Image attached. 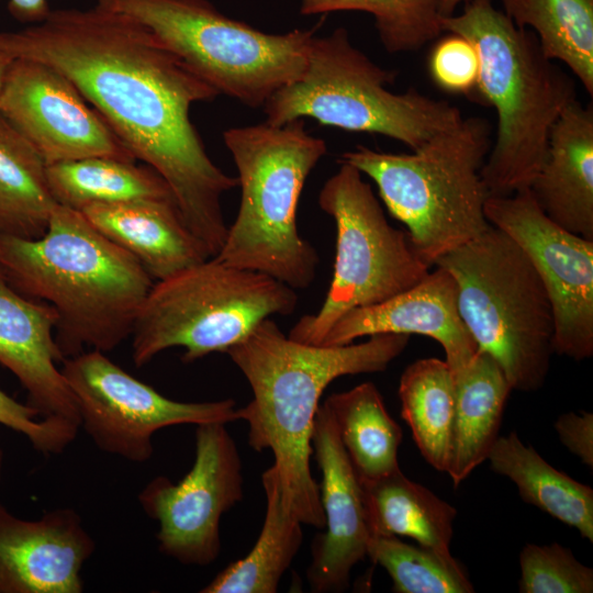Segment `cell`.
<instances>
[{"label": "cell", "instance_id": "6da1fadb", "mask_svg": "<svg viewBox=\"0 0 593 593\" xmlns=\"http://www.w3.org/2000/svg\"><path fill=\"white\" fill-rule=\"evenodd\" d=\"M0 51L66 76L134 158L167 182L209 255L219 254L228 228L221 199L238 180L212 161L190 119L191 105L215 99V89L146 26L98 3L0 31Z\"/></svg>", "mask_w": 593, "mask_h": 593}, {"label": "cell", "instance_id": "7a4b0ae2", "mask_svg": "<svg viewBox=\"0 0 593 593\" xmlns=\"http://www.w3.org/2000/svg\"><path fill=\"white\" fill-rule=\"evenodd\" d=\"M409 340L407 334L384 333L358 344L310 345L266 318L225 353L253 393L239 407L249 427L248 444L272 452L283 506L303 525H325L320 486L310 468L313 424L324 390L343 376L385 370Z\"/></svg>", "mask_w": 593, "mask_h": 593}, {"label": "cell", "instance_id": "3957f363", "mask_svg": "<svg viewBox=\"0 0 593 593\" xmlns=\"http://www.w3.org/2000/svg\"><path fill=\"white\" fill-rule=\"evenodd\" d=\"M0 271L26 296L57 313L64 359L83 348L107 353L131 336L154 281L130 253L78 210L56 204L37 238L0 234Z\"/></svg>", "mask_w": 593, "mask_h": 593}, {"label": "cell", "instance_id": "277c9868", "mask_svg": "<svg viewBox=\"0 0 593 593\" xmlns=\"http://www.w3.org/2000/svg\"><path fill=\"white\" fill-rule=\"evenodd\" d=\"M440 24L477 48V88L497 114L496 137L481 168L489 195L528 189L552 124L577 99L573 77L545 54L535 33L517 27L493 0H467L460 14L441 16Z\"/></svg>", "mask_w": 593, "mask_h": 593}, {"label": "cell", "instance_id": "5b68a950", "mask_svg": "<svg viewBox=\"0 0 593 593\" xmlns=\"http://www.w3.org/2000/svg\"><path fill=\"white\" fill-rule=\"evenodd\" d=\"M223 139L238 171L240 203L214 258L295 291L309 288L318 255L299 233L296 213L306 178L326 154L325 141L312 136L303 120L232 127Z\"/></svg>", "mask_w": 593, "mask_h": 593}, {"label": "cell", "instance_id": "8992f818", "mask_svg": "<svg viewBox=\"0 0 593 593\" xmlns=\"http://www.w3.org/2000/svg\"><path fill=\"white\" fill-rule=\"evenodd\" d=\"M491 148L484 118L469 116L411 154L358 145L343 153L348 164L371 178L389 213L403 223L421 258L429 266L483 234L489 197L481 168Z\"/></svg>", "mask_w": 593, "mask_h": 593}, {"label": "cell", "instance_id": "52a82bcc", "mask_svg": "<svg viewBox=\"0 0 593 593\" xmlns=\"http://www.w3.org/2000/svg\"><path fill=\"white\" fill-rule=\"evenodd\" d=\"M435 266L454 277L459 313L478 349L497 361L513 390L540 389L555 323L547 290L525 251L491 225Z\"/></svg>", "mask_w": 593, "mask_h": 593}, {"label": "cell", "instance_id": "ba28073f", "mask_svg": "<svg viewBox=\"0 0 593 593\" xmlns=\"http://www.w3.org/2000/svg\"><path fill=\"white\" fill-rule=\"evenodd\" d=\"M398 74L374 64L338 27L314 36L301 77L277 90L265 103L266 122L281 126L305 118L351 132L396 139L412 150L458 125L460 110L414 88L387 89Z\"/></svg>", "mask_w": 593, "mask_h": 593}, {"label": "cell", "instance_id": "9c48e42d", "mask_svg": "<svg viewBox=\"0 0 593 593\" xmlns=\"http://www.w3.org/2000/svg\"><path fill=\"white\" fill-rule=\"evenodd\" d=\"M150 30L219 94L259 108L303 74L317 26L283 34L234 20L209 0H97Z\"/></svg>", "mask_w": 593, "mask_h": 593}, {"label": "cell", "instance_id": "30bf717a", "mask_svg": "<svg viewBox=\"0 0 593 593\" xmlns=\"http://www.w3.org/2000/svg\"><path fill=\"white\" fill-rule=\"evenodd\" d=\"M296 291L257 271L214 257L154 282L132 331L135 366L183 348L182 361L226 353L261 321L298 307Z\"/></svg>", "mask_w": 593, "mask_h": 593}, {"label": "cell", "instance_id": "8fae6325", "mask_svg": "<svg viewBox=\"0 0 593 593\" xmlns=\"http://www.w3.org/2000/svg\"><path fill=\"white\" fill-rule=\"evenodd\" d=\"M326 180L318 194L322 211L336 226V255L325 300L303 315L289 337L321 345L336 321L353 309L381 303L422 281L429 266L407 231L393 227L371 186L351 165Z\"/></svg>", "mask_w": 593, "mask_h": 593}, {"label": "cell", "instance_id": "7c38bea8", "mask_svg": "<svg viewBox=\"0 0 593 593\" xmlns=\"http://www.w3.org/2000/svg\"><path fill=\"white\" fill-rule=\"evenodd\" d=\"M60 371L76 400L80 426L96 446L132 462L152 457L153 435L164 427L240 419L239 407L232 399H168L98 350L64 359Z\"/></svg>", "mask_w": 593, "mask_h": 593}, {"label": "cell", "instance_id": "4fadbf2b", "mask_svg": "<svg viewBox=\"0 0 593 593\" xmlns=\"http://www.w3.org/2000/svg\"><path fill=\"white\" fill-rule=\"evenodd\" d=\"M242 460L223 423L197 425L195 456L179 481L158 475L138 494V501L159 525L160 552L183 564L208 566L221 551L222 515L244 495Z\"/></svg>", "mask_w": 593, "mask_h": 593}, {"label": "cell", "instance_id": "5bb4252c", "mask_svg": "<svg viewBox=\"0 0 593 593\" xmlns=\"http://www.w3.org/2000/svg\"><path fill=\"white\" fill-rule=\"evenodd\" d=\"M484 214L528 256L550 300L553 353L581 361L593 355V240L566 231L538 206L529 189L489 195Z\"/></svg>", "mask_w": 593, "mask_h": 593}, {"label": "cell", "instance_id": "9a60e30c", "mask_svg": "<svg viewBox=\"0 0 593 593\" xmlns=\"http://www.w3.org/2000/svg\"><path fill=\"white\" fill-rule=\"evenodd\" d=\"M0 112L46 165L96 156L136 160L78 88L42 61L11 60L1 83Z\"/></svg>", "mask_w": 593, "mask_h": 593}, {"label": "cell", "instance_id": "2e32d148", "mask_svg": "<svg viewBox=\"0 0 593 593\" xmlns=\"http://www.w3.org/2000/svg\"><path fill=\"white\" fill-rule=\"evenodd\" d=\"M311 445L322 473L326 530L312 542L306 579L312 592H343L353 568L367 556L370 529L359 478L324 405L316 412Z\"/></svg>", "mask_w": 593, "mask_h": 593}, {"label": "cell", "instance_id": "e0dca14e", "mask_svg": "<svg viewBox=\"0 0 593 593\" xmlns=\"http://www.w3.org/2000/svg\"><path fill=\"white\" fill-rule=\"evenodd\" d=\"M96 542L72 508L24 521L0 504V593H80Z\"/></svg>", "mask_w": 593, "mask_h": 593}, {"label": "cell", "instance_id": "ac0fdd59", "mask_svg": "<svg viewBox=\"0 0 593 593\" xmlns=\"http://www.w3.org/2000/svg\"><path fill=\"white\" fill-rule=\"evenodd\" d=\"M418 334L441 345L452 373L478 351L457 303L454 277L436 266L410 289L374 305L348 311L331 327L320 346H339L376 334Z\"/></svg>", "mask_w": 593, "mask_h": 593}, {"label": "cell", "instance_id": "d6986e66", "mask_svg": "<svg viewBox=\"0 0 593 593\" xmlns=\"http://www.w3.org/2000/svg\"><path fill=\"white\" fill-rule=\"evenodd\" d=\"M57 313L15 290L0 271V363L27 392L42 418L58 417L80 426L76 400L60 371L64 358L55 339Z\"/></svg>", "mask_w": 593, "mask_h": 593}, {"label": "cell", "instance_id": "ffe728a7", "mask_svg": "<svg viewBox=\"0 0 593 593\" xmlns=\"http://www.w3.org/2000/svg\"><path fill=\"white\" fill-rule=\"evenodd\" d=\"M557 225L593 240V107L578 99L552 124L541 166L528 188Z\"/></svg>", "mask_w": 593, "mask_h": 593}, {"label": "cell", "instance_id": "44dd1931", "mask_svg": "<svg viewBox=\"0 0 593 593\" xmlns=\"http://www.w3.org/2000/svg\"><path fill=\"white\" fill-rule=\"evenodd\" d=\"M80 212L135 257L156 281L211 258L184 224L174 200L91 204Z\"/></svg>", "mask_w": 593, "mask_h": 593}, {"label": "cell", "instance_id": "7402d4cb", "mask_svg": "<svg viewBox=\"0 0 593 593\" xmlns=\"http://www.w3.org/2000/svg\"><path fill=\"white\" fill-rule=\"evenodd\" d=\"M454 379L455 410L446 473L458 486L488 460L513 389L497 361L479 349Z\"/></svg>", "mask_w": 593, "mask_h": 593}, {"label": "cell", "instance_id": "603a6c76", "mask_svg": "<svg viewBox=\"0 0 593 593\" xmlns=\"http://www.w3.org/2000/svg\"><path fill=\"white\" fill-rule=\"evenodd\" d=\"M370 535L405 536L451 557L457 510L401 469L373 480L359 479Z\"/></svg>", "mask_w": 593, "mask_h": 593}, {"label": "cell", "instance_id": "cb8c5ba5", "mask_svg": "<svg viewBox=\"0 0 593 593\" xmlns=\"http://www.w3.org/2000/svg\"><path fill=\"white\" fill-rule=\"evenodd\" d=\"M488 460L491 469L508 478L519 496L593 542V490L548 463L515 432L499 436Z\"/></svg>", "mask_w": 593, "mask_h": 593}, {"label": "cell", "instance_id": "d4e9b609", "mask_svg": "<svg viewBox=\"0 0 593 593\" xmlns=\"http://www.w3.org/2000/svg\"><path fill=\"white\" fill-rule=\"evenodd\" d=\"M266 513L251 550L230 563L201 593H275L302 545V523L282 503L273 465L261 474Z\"/></svg>", "mask_w": 593, "mask_h": 593}, {"label": "cell", "instance_id": "484cf974", "mask_svg": "<svg viewBox=\"0 0 593 593\" xmlns=\"http://www.w3.org/2000/svg\"><path fill=\"white\" fill-rule=\"evenodd\" d=\"M331 413L344 449L361 480H373L399 469L402 429L390 416L372 382L328 395Z\"/></svg>", "mask_w": 593, "mask_h": 593}, {"label": "cell", "instance_id": "4316f807", "mask_svg": "<svg viewBox=\"0 0 593 593\" xmlns=\"http://www.w3.org/2000/svg\"><path fill=\"white\" fill-rule=\"evenodd\" d=\"M46 175L57 204L78 211L91 204L175 201L167 182L149 166L135 161L87 157L47 165Z\"/></svg>", "mask_w": 593, "mask_h": 593}, {"label": "cell", "instance_id": "83f0119b", "mask_svg": "<svg viewBox=\"0 0 593 593\" xmlns=\"http://www.w3.org/2000/svg\"><path fill=\"white\" fill-rule=\"evenodd\" d=\"M35 147L0 112V234L37 238L57 202Z\"/></svg>", "mask_w": 593, "mask_h": 593}, {"label": "cell", "instance_id": "f1b7e54d", "mask_svg": "<svg viewBox=\"0 0 593 593\" xmlns=\"http://www.w3.org/2000/svg\"><path fill=\"white\" fill-rule=\"evenodd\" d=\"M401 417L409 425L423 458L446 472L455 410V379L446 362L423 358L410 363L400 378Z\"/></svg>", "mask_w": 593, "mask_h": 593}, {"label": "cell", "instance_id": "f546056e", "mask_svg": "<svg viewBox=\"0 0 593 593\" xmlns=\"http://www.w3.org/2000/svg\"><path fill=\"white\" fill-rule=\"evenodd\" d=\"M519 29L537 36L545 54L566 65L593 96V0H501Z\"/></svg>", "mask_w": 593, "mask_h": 593}, {"label": "cell", "instance_id": "4dcf8cb0", "mask_svg": "<svg viewBox=\"0 0 593 593\" xmlns=\"http://www.w3.org/2000/svg\"><path fill=\"white\" fill-rule=\"evenodd\" d=\"M337 11L370 13L389 53L417 51L444 32L439 0H301L300 4L303 15Z\"/></svg>", "mask_w": 593, "mask_h": 593}, {"label": "cell", "instance_id": "1f68e13d", "mask_svg": "<svg viewBox=\"0 0 593 593\" xmlns=\"http://www.w3.org/2000/svg\"><path fill=\"white\" fill-rule=\"evenodd\" d=\"M367 556L385 569L395 593H472L463 568L451 556L410 545L398 536L370 535Z\"/></svg>", "mask_w": 593, "mask_h": 593}, {"label": "cell", "instance_id": "d6a6232c", "mask_svg": "<svg viewBox=\"0 0 593 593\" xmlns=\"http://www.w3.org/2000/svg\"><path fill=\"white\" fill-rule=\"evenodd\" d=\"M521 593H592L593 569L562 545L526 544L519 553Z\"/></svg>", "mask_w": 593, "mask_h": 593}, {"label": "cell", "instance_id": "836d02e7", "mask_svg": "<svg viewBox=\"0 0 593 593\" xmlns=\"http://www.w3.org/2000/svg\"><path fill=\"white\" fill-rule=\"evenodd\" d=\"M38 416L34 407L19 403L0 389V424L23 434L38 452H63L75 440L79 425L58 417L37 419Z\"/></svg>", "mask_w": 593, "mask_h": 593}, {"label": "cell", "instance_id": "e575fe53", "mask_svg": "<svg viewBox=\"0 0 593 593\" xmlns=\"http://www.w3.org/2000/svg\"><path fill=\"white\" fill-rule=\"evenodd\" d=\"M428 69L440 89L454 94L471 93L480 72L478 51L468 38L450 33L434 45Z\"/></svg>", "mask_w": 593, "mask_h": 593}, {"label": "cell", "instance_id": "d590c367", "mask_svg": "<svg viewBox=\"0 0 593 593\" xmlns=\"http://www.w3.org/2000/svg\"><path fill=\"white\" fill-rule=\"evenodd\" d=\"M555 429L562 445L586 467L593 468V414L567 412L556 419Z\"/></svg>", "mask_w": 593, "mask_h": 593}, {"label": "cell", "instance_id": "8d00e7d4", "mask_svg": "<svg viewBox=\"0 0 593 593\" xmlns=\"http://www.w3.org/2000/svg\"><path fill=\"white\" fill-rule=\"evenodd\" d=\"M10 14L22 23L36 24L51 12L47 0H8Z\"/></svg>", "mask_w": 593, "mask_h": 593}, {"label": "cell", "instance_id": "74e56055", "mask_svg": "<svg viewBox=\"0 0 593 593\" xmlns=\"http://www.w3.org/2000/svg\"><path fill=\"white\" fill-rule=\"evenodd\" d=\"M467 0H439V12L441 16L455 14L457 7Z\"/></svg>", "mask_w": 593, "mask_h": 593}, {"label": "cell", "instance_id": "f35d334b", "mask_svg": "<svg viewBox=\"0 0 593 593\" xmlns=\"http://www.w3.org/2000/svg\"><path fill=\"white\" fill-rule=\"evenodd\" d=\"M11 60H12L11 57H9L5 53L0 51V89H1V83H2L4 72L9 64L11 63Z\"/></svg>", "mask_w": 593, "mask_h": 593}, {"label": "cell", "instance_id": "ab89813d", "mask_svg": "<svg viewBox=\"0 0 593 593\" xmlns=\"http://www.w3.org/2000/svg\"><path fill=\"white\" fill-rule=\"evenodd\" d=\"M2 450L0 448V478H1V469H2Z\"/></svg>", "mask_w": 593, "mask_h": 593}]
</instances>
